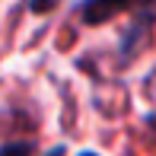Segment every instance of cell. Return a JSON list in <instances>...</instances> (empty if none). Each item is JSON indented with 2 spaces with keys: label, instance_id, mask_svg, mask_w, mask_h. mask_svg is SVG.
I'll use <instances>...</instances> for the list:
<instances>
[{
  "label": "cell",
  "instance_id": "cell-4",
  "mask_svg": "<svg viewBox=\"0 0 156 156\" xmlns=\"http://www.w3.org/2000/svg\"><path fill=\"white\" fill-rule=\"evenodd\" d=\"M80 156H99V153H93V150H86V153H80Z\"/></svg>",
  "mask_w": 156,
  "mask_h": 156
},
{
  "label": "cell",
  "instance_id": "cell-2",
  "mask_svg": "<svg viewBox=\"0 0 156 156\" xmlns=\"http://www.w3.org/2000/svg\"><path fill=\"white\" fill-rule=\"evenodd\" d=\"M35 147L32 140H16V144H3L0 147V156H32Z\"/></svg>",
  "mask_w": 156,
  "mask_h": 156
},
{
  "label": "cell",
  "instance_id": "cell-3",
  "mask_svg": "<svg viewBox=\"0 0 156 156\" xmlns=\"http://www.w3.org/2000/svg\"><path fill=\"white\" fill-rule=\"evenodd\" d=\"M58 6V0H29V10L32 13H51Z\"/></svg>",
  "mask_w": 156,
  "mask_h": 156
},
{
  "label": "cell",
  "instance_id": "cell-1",
  "mask_svg": "<svg viewBox=\"0 0 156 156\" xmlns=\"http://www.w3.org/2000/svg\"><path fill=\"white\" fill-rule=\"evenodd\" d=\"M134 0H83L80 3V16L86 26H99L105 23L108 16H115V13H121L124 6H131Z\"/></svg>",
  "mask_w": 156,
  "mask_h": 156
}]
</instances>
